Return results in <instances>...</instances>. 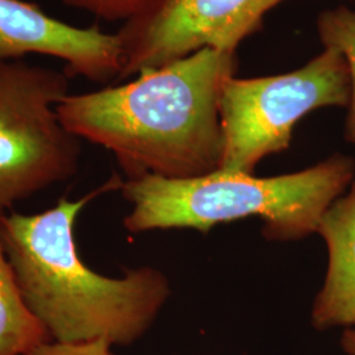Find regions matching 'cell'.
<instances>
[{"label":"cell","mask_w":355,"mask_h":355,"mask_svg":"<svg viewBox=\"0 0 355 355\" xmlns=\"http://www.w3.org/2000/svg\"><path fill=\"white\" fill-rule=\"evenodd\" d=\"M236 53L203 51L117 86L69 94L57 105L78 139L114 154L127 179H192L220 170V96Z\"/></svg>","instance_id":"1"},{"label":"cell","mask_w":355,"mask_h":355,"mask_svg":"<svg viewBox=\"0 0 355 355\" xmlns=\"http://www.w3.org/2000/svg\"><path fill=\"white\" fill-rule=\"evenodd\" d=\"M114 174L79 199L61 198L51 208L0 217V234L26 305L60 343L107 341L128 346L152 328L171 296L170 280L152 266L129 268L114 278L80 258L76 220L92 200L120 191Z\"/></svg>","instance_id":"2"},{"label":"cell","mask_w":355,"mask_h":355,"mask_svg":"<svg viewBox=\"0 0 355 355\" xmlns=\"http://www.w3.org/2000/svg\"><path fill=\"white\" fill-rule=\"evenodd\" d=\"M354 179L355 159L343 153L277 177L217 170L192 179H123L120 192L130 204L123 225L132 234L166 229L208 233L220 224L258 216L268 241H300L318 233L327 209Z\"/></svg>","instance_id":"3"},{"label":"cell","mask_w":355,"mask_h":355,"mask_svg":"<svg viewBox=\"0 0 355 355\" xmlns=\"http://www.w3.org/2000/svg\"><path fill=\"white\" fill-rule=\"evenodd\" d=\"M350 96L349 67L331 49L284 74L230 76L220 96V170L254 174L265 158L290 148L303 117L321 108H347Z\"/></svg>","instance_id":"4"},{"label":"cell","mask_w":355,"mask_h":355,"mask_svg":"<svg viewBox=\"0 0 355 355\" xmlns=\"http://www.w3.org/2000/svg\"><path fill=\"white\" fill-rule=\"evenodd\" d=\"M69 94L64 71L0 61V217L78 173L82 140L57 112Z\"/></svg>","instance_id":"5"},{"label":"cell","mask_w":355,"mask_h":355,"mask_svg":"<svg viewBox=\"0 0 355 355\" xmlns=\"http://www.w3.org/2000/svg\"><path fill=\"white\" fill-rule=\"evenodd\" d=\"M284 0H152L116 33L123 49L119 80L212 49L236 53Z\"/></svg>","instance_id":"6"},{"label":"cell","mask_w":355,"mask_h":355,"mask_svg":"<svg viewBox=\"0 0 355 355\" xmlns=\"http://www.w3.org/2000/svg\"><path fill=\"white\" fill-rule=\"evenodd\" d=\"M46 55L66 64L70 76L107 83L120 78L123 49L117 35L98 26L67 24L24 0H0V61Z\"/></svg>","instance_id":"7"},{"label":"cell","mask_w":355,"mask_h":355,"mask_svg":"<svg viewBox=\"0 0 355 355\" xmlns=\"http://www.w3.org/2000/svg\"><path fill=\"white\" fill-rule=\"evenodd\" d=\"M318 234L328 249V270L312 305L318 330L355 325V179L322 216Z\"/></svg>","instance_id":"8"},{"label":"cell","mask_w":355,"mask_h":355,"mask_svg":"<svg viewBox=\"0 0 355 355\" xmlns=\"http://www.w3.org/2000/svg\"><path fill=\"white\" fill-rule=\"evenodd\" d=\"M49 340L26 305L0 234V355H26Z\"/></svg>","instance_id":"9"},{"label":"cell","mask_w":355,"mask_h":355,"mask_svg":"<svg viewBox=\"0 0 355 355\" xmlns=\"http://www.w3.org/2000/svg\"><path fill=\"white\" fill-rule=\"evenodd\" d=\"M318 40L324 49L343 55L349 67L352 96L345 121V140L355 144V11L346 6L327 8L316 19Z\"/></svg>","instance_id":"10"},{"label":"cell","mask_w":355,"mask_h":355,"mask_svg":"<svg viewBox=\"0 0 355 355\" xmlns=\"http://www.w3.org/2000/svg\"><path fill=\"white\" fill-rule=\"evenodd\" d=\"M76 10L91 13L107 21L127 23L140 15L152 0H61Z\"/></svg>","instance_id":"11"},{"label":"cell","mask_w":355,"mask_h":355,"mask_svg":"<svg viewBox=\"0 0 355 355\" xmlns=\"http://www.w3.org/2000/svg\"><path fill=\"white\" fill-rule=\"evenodd\" d=\"M107 341L60 343L49 340L28 352L26 355H116Z\"/></svg>","instance_id":"12"},{"label":"cell","mask_w":355,"mask_h":355,"mask_svg":"<svg viewBox=\"0 0 355 355\" xmlns=\"http://www.w3.org/2000/svg\"><path fill=\"white\" fill-rule=\"evenodd\" d=\"M341 347L347 355H355V325L343 330Z\"/></svg>","instance_id":"13"}]
</instances>
